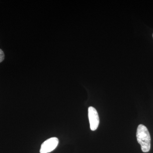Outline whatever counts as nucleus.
Masks as SVG:
<instances>
[{
  "label": "nucleus",
  "instance_id": "nucleus-1",
  "mask_svg": "<svg viewBox=\"0 0 153 153\" xmlns=\"http://www.w3.org/2000/svg\"><path fill=\"white\" fill-rule=\"evenodd\" d=\"M137 138L138 142L141 145L142 151L148 152L151 149L150 134L146 127L143 124L138 126L137 131Z\"/></svg>",
  "mask_w": 153,
  "mask_h": 153
},
{
  "label": "nucleus",
  "instance_id": "nucleus-2",
  "mask_svg": "<svg viewBox=\"0 0 153 153\" xmlns=\"http://www.w3.org/2000/svg\"><path fill=\"white\" fill-rule=\"evenodd\" d=\"M59 143L57 137H52L45 141L41 145L40 153H48L54 150Z\"/></svg>",
  "mask_w": 153,
  "mask_h": 153
},
{
  "label": "nucleus",
  "instance_id": "nucleus-3",
  "mask_svg": "<svg viewBox=\"0 0 153 153\" xmlns=\"http://www.w3.org/2000/svg\"><path fill=\"white\" fill-rule=\"evenodd\" d=\"M88 117L91 130L94 131L98 128L100 123L98 113L93 107L90 106L88 108Z\"/></svg>",
  "mask_w": 153,
  "mask_h": 153
},
{
  "label": "nucleus",
  "instance_id": "nucleus-4",
  "mask_svg": "<svg viewBox=\"0 0 153 153\" xmlns=\"http://www.w3.org/2000/svg\"><path fill=\"white\" fill-rule=\"evenodd\" d=\"M4 59V54L1 49H0V63L2 62Z\"/></svg>",
  "mask_w": 153,
  "mask_h": 153
},
{
  "label": "nucleus",
  "instance_id": "nucleus-5",
  "mask_svg": "<svg viewBox=\"0 0 153 153\" xmlns=\"http://www.w3.org/2000/svg\"></svg>",
  "mask_w": 153,
  "mask_h": 153
}]
</instances>
